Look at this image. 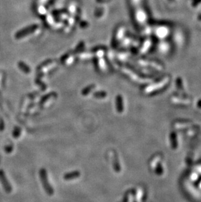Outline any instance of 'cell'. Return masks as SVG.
I'll use <instances>...</instances> for the list:
<instances>
[{
  "label": "cell",
  "instance_id": "cell-1",
  "mask_svg": "<svg viewBox=\"0 0 201 202\" xmlns=\"http://www.w3.org/2000/svg\"><path fill=\"white\" fill-rule=\"evenodd\" d=\"M40 177L42 181V184L44 186V188L45 191L46 192L47 194H48L49 195H52L54 193V190H52L50 185L48 183V178H47L46 173L45 169H42L40 172Z\"/></svg>",
  "mask_w": 201,
  "mask_h": 202
},
{
  "label": "cell",
  "instance_id": "cell-2",
  "mask_svg": "<svg viewBox=\"0 0 201 202\" xmlns=\"http://www.w3.org/2000/svg\"><path fill=\"white\" fill-rule=\"evenodd\" d=\"M108 155H109L110 158H111L112 161V165H113L114 170L116 171L117 172H119L120 170V168H119V163L118 162H117V158L116 153H115L114 151H110L108 152Z\"/></svg>",
  "mask_w": 201,
  "mask_h": 202
},
{
  "label": "cell",
  "instance_id": "cell-3",
  "mask_svg": "<svg viewBox=\"0 0 201 202\" xmlns=\"http://www.w3.org/2000/svg\"><path fill=\"white\" fill-rule=\"evenodd\" d=\"M80 175V172H78V171H75V172L68 173L67 174H65L64 175V178L65 180H72L79 177Z\"/></svg>",
  "mask_w": 201,
  "mask_h": 202
},
{
  "label": "cell",
  "instance_id": "cell-4",
  "mask_svg": "<svg viewBox=\"0 0 201 202\" xmlns=\"http://www.w3.org/2000/svg\"><path fill=\"white\" fill-rule=\"evenodd\" d=\"M117 111H118L119 113L122 112L123 111V105H122V100L120 99V98H117Z\"/></svg>",
  "mask_w": 201,
  "mask_h": 202
},
{
  "label": "cell",
  "instance_id": "cell-5",
  "mask_svg": "<svg viewBox=\"0 0 201 202\" xmlns=\"http://www.w3.org/2000/svg\"><path fill=\"white\" fill-rule=\"evenodd\" d=\"M95 95L97 98H103L104 96H106V94H104V93L103 94H100V93L98 92L97 94H96Z\"/></svg>",
  "mask_w": 201,
  "mask_h": 202
},
{
  "label": "cell",
  "instance_id": "cell-6",
  "mask_svg": "<svg viewBox=\"0 0 201 202\" xmlns=\"http://www.w3.org/2000/svg\"><path fill=\"white\" fill-rule=\"evenodd\" d=\"M37 111H38V109H37L36 107H33V109H31L30 110V113L33 114V113H36Z\"/></svg>",
  "mask_w": 201,
  "mask_h": 202
}]
</instances>
